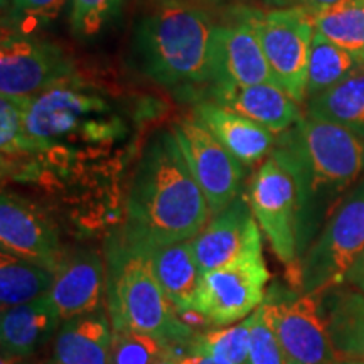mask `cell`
<instances>
[{
    "instance_id": "5bb4252c",
    "label": "cell",
    "mask_w": 364,
    "mask_h": 364,
    "mask_svg": "<svg viewBox=\"0 0 364 364\" xmlns=\"http://www.w3.org/2000/svg\"><path fill=\"white\" fill-rule=\"evenodd\" d=\"M0 248L53 272L65 257L51 218L29 199L6 189L0 196Z\"/></svg>"
},
{
    "instance_id": "83f0119b",
    "label": "cell",
    "mask_w": 364,
    "mask_h": 364,
    "mask_svg": "<svg viewBox=\"0 0 364 364\" xmlns=\"http://www.w3.org/2000/svg\"><path fill=\"white\" fill-rule=\"evenodd\" d=\"M127 0H70V29L80 41L102 36L122 14Z\"/></svg>"
},
{
    "instance_id": "30bf717a",
    "label": "cell",
    "mask_w": 364,
    "mask_h": 364,
    "mask_svg": "<svg viewBox=\"0 0 364 364\" xmlns=\"http://www.w3.org/2000/svg\"><path fill=\"white\" fill-rule=\"evenodd\" d=\"M314 14L302 7H277L262 12L260 39L277 83L299 105L306 103L307 70Z\"/></svg>"
},
{
    "instance_id": "ab89813d",
    "label": "cell",
    "mask_w": 364,
    "mask_h": 364,
    "mask_svg": "<svg viewBox=\"0 0 364 364\" xmlns=\"http://www.w3.org/2000/svg\"><path fill=\"white\" fill-rule=\"evenodd\" d=\"M209 2H220V0H209Z\"/></svg>"
},
{
    "instance_id": "603a6c76",
    "label": "cell",
    "mask_w": 364,
    "mask_h": 364,
    "mask_svg": "<svg viewBox=\"0 0 364 364\" xmlns=\"http://www.w3.org/2000/svg\"><path fill=\"white\" fill-rule=\"evenodd\" d=\"M306 105V115L338 124L364 139V66Z\"/></svg>"
},
{
    "instance_id": "8fae6325",
    "label": "cell",
    "mask_w": 364,
    "mask_h": 364,
    "mask_svg": "<svg viewBox=\"0 0 364 364\" xmlns=\"http://www.w3.org/2000/svg\"><path fill=\"white\" fill-rule=\"evenodd\" d=\"M270 273L263 253H250L230 265L203 273L196 309L213 327L245 321L262 306Z\"/></svg>"
},
{
    "instance_id": "74e56055",
    "label": "cell",
    "mask_w": 364,
    "mask_h": 364,
    "mask_svg": "<svg viewBox=\"0 0 364 364\" xmlns=\"http://www.w3.org/2000/svg\"><path fill=\"white\" fill-rule=\"evenodd\" d=\"M39 364H56L53 361V359H49V361H46V363H39Z\"/></svg>"
},
{
    "instance_id": "484cf974",
    "label": "cell",
    "mask_w": 364,
    "mask_h": 364,
    "mask_svg": "<svg viewBox=\"0 0 364 364\" xmlns=\"http://www.w3.org/2000/svg\"><path fill=\"white\" fill-rule=\"evenodd\" d=\"M314 27L331 43L364 61V0H339L314 14Z\"/></svg>"
},
{
    "instance_id": "e575fe53",
    "label": "cell",
    "mask_w": 364,
    "mask_h": 364,
    "mask_svg": "<svg viewBox=\"0 0 364 364\" xmlns=\"http://www.w3.org/2000/svg\"><path fill=\"white\" fill-rule=\"evenodd\" d=\"M179 361H181L179 354H176L174 351H172L169 354H166V356L161 358L157 363H154V364H179Z\"/></svg>"
},
{
    "instance_id": "3957f363",
    "label": "cell",
    "mask_w": 364,
    "mask_h": 364,
    "mask_svg": "<svg viewBox=\"0 0 364 364\" xmlns=\"http://www.w3.org/2000/svg\"><path fill=\"white\" fill-rule=\"evenodd\" d=\"M215 26L206 11L189 0H159L134 27L132 65L166 90L191 97L208 93L215 81Z\"/></svg>"
},
{
    "instance_id": "cb8c5ba5",
    "label": "cell",
    "mask_w": 364,
    "mask_h": 364,
    "mask_svg": "<svg viewBox=\"0 0 364 364\" xmlns=\"http://www.w3.org/2000/svg\"><path fill=\"white\" fill-rule=\"evenodd\" d=\"M56 272L14 257L11 253H0V306L6 309L33 302L51 292Z\"/></svg>"
},
{
    "instance_id": "277c9868",
    "label": "cell",
    "mask_w": 364,
    "mask_h": 364,
    "mask_svg": "<svg viewBox=\"0 0 364 364\" xmlns=\"http://www.w3.org/2000/svg\"><path fill=\"white\" fill-rule=\"evenodd\" d=\"M107 312L113 331L156 336L188 354L194 334L154 277L145 250L117 233L107 243Z\"/></svg>"
},
{
    "instance_id": "60d3db41",
    "label": "cell",
    "mask_w": 364,
    "mask_h": 364,
    "mask_svg": "<svg viewBox=\"0 0 364 364\" xmlns=\"http://www.w3.org/2000/svg\"><path fill=\"white\" fill-rule=\"evenodd\" d=\"M289 364H294V363H289Z\"/></svg>"
},
{
    "instance_id": "f35d334b",
    "label": "cell",
    "mask_w": 364,
    "mask_h": 364,
    "mask_svg": "<svg viewBox=\"0 0 364 364\" xmlns=\"http://www.w3.org/2000/svg\"><path fill=\"white\" fill-rule=\"evenodd\" d=\"M0 2H2V7H4L7 4V0H0Z\"/></svg>"
},
{
    "instance_id": "2e32d148",
    "label": "cell",
    "mask_w": 364,
    "mask_h": 364,
    "mask_svg": "<svg viewBox=\"0 0 364 364\" xmlns=\"http://www.w3.org/2000/svg\"><path fill=\"white\" fill-rule=\"evenodd\" d=\"M107 289V265L95 250L65 253L56 270L49 297L63 321L103 307Z\"/></svg>"
},
{
    "instance_id": "d6986e66",
    "label": "cell",
    "mask_w": 364,
    "mask_h": 364,
    "mask_svg": "<svg viewBox=\"0 0 364 364\" xmlns=\"http://www.w3.org/2000/svg\"><path fill=\"white\" fill-rule=\"evenodd\" d=\"M63 318L49 295L2 311L0 344L2 354L27 359L58 334Z\"/></svg>"
},
{
    "instance_id": "d4e9b609",
    "label": "cell",
    "mask_w": 364,
    "mask_h": 364,
    "mask_svg": "<svg viewBox=\"0 0 364 364\" xmlns=\"http://www.w3.org/2000/svg\"><path fill=\"white\" fill-rule=\"evenodd\" d=\"M361 66H364L361 58L331 43L329 39L316 31L312 39L311 58H309L306 103L309 100L326 93L327 90L334 88Z\"/></svg>"
},
{
    "instance_id": "8992f818",
    "label": "cell",
    "mask_w": 364,
    "mask_h": 364,
    "mask_svg": "<svg viewBox=\"0 0 364 364\" xmlns=\"http://www.w3.org/2000/svg\"><path fill=\"white\" fill-rule=\"evenodd\" d=\"M364 250V174L346 193L311 247L300 257L292 284L321 297L344 284L349 268Z\"/></svg>"
},
{
    "instance_id": "44dd1931",
    "label": "cell",
    "mask_w": 364,
    "mask_h": 364,
    "mask_svg": "<svg viewBox=\"0 0 364 364\" xmlns=\"http://www.w3.org/2000/svg\"><path fill=\"white\" fill-rule=\"evenodd\" d=\"M142 248L147 255L154 277L176 311L196 309L203 272L194 257L191 240Z\"/></svg>"
},
{
    "instance_id": "9a60e30c",
    "label": "cell",
    "mask_w": 364,
    "mask_h": 364,
    "mask_svg": "<svg viewBox=\"0 0 364 364\" xmlns=\"http://www.w3.org/2000/svg\"><path fill=\"white\" fill-rule=\"evenodd\" d=\"M203 273L230 265L250 253L262 252V230L247 196H238L191 240Z\"/></svg>"
},
{
    "instance_id": "836d02e7",
    "label": "cell",
    "mask_w": 364,
    "mask_h": 364,
    "mask_svg": "<svg viewBox=\"0 0 364 364\" xmlns=\"http://www.w3.org/2000/svg\"><path fill=\"white\" fill-rule=\"evenodd\" d=\"M179 364H221V363L215 361V359L209 356H204V354L188 353L181 358Z\"/></svg>"
},
{
    "instance_id": "9c48e42d",
    "label": "cell",
    "mask_w": 364,
    "mask_h": 364,
    "mask_svg": "<svg viewBox=\"0 0 364 364\" xmlns=\"http://www.w3.org/2000/svg\"><path fill=\"white\" fill-rule=\"evenodd\" d=\"M248 203L273 253L294 275L299 265L297 186L275 157H267L250 182Z\"/></svg>"
},
{
    "instance_id": "7a4b0ae2",
    "label": "cell",
    "mask_w": 364,
    "mask_h": 364,
    "mask_svg": "<svg viewBox=\"0 0 364 364\" xmlns=\"http://www.w3.org/2000/svg\"><path fill=\"white\" fill-rule=\"evenodd\" d=\"M122 235L142 247L193 240L211 209L191 172L174 130H159L145 144L127 194Z\"/></svg>"
},
{
    "instance_id": "4316f807",
    "label": "cell",
    "mask_w": 364,
    "mask_h": 364,
    "mask_svg": "<svg viewBox=\"0 0 364 364\" xmlns=\"http://www.w3.org/2000/svg\"><path fill=\"white\" fill-rule=\"evenodd\" d=\"M250 327L248 316L240 324L209 329L196 336L189 353L204 354L221 364H250Z\"/></svg>"
},
{
    "instance_id": "4dcf8cb0",
    "label": "cell",
    "mask_w": 364,
    "mask_h": 364,
    "mask_svg": "<svg viewBox=\"0 0 364 364\" xmlns=\"http://www.w3.org/2000/svg\"><path fill=\"white\" fill-rule=\"evenodd\" d=\"M250 317V364H289L275 332L263 318L262 309L258 307Z\"/></svg>"
},
{
    "instance_id": "4fadbf2b",
    "label": "cell",
    "mask_w": 364,
    "mask_h": 364,
    "mask_svg": "<svg viewBox=\"0 0 364 364\" xmlns=\"http://www.w3.org/2000/svg\"><path fill=\"white\" fill-rule=\"evenodd\" d=\"M262 12L253 7H238L230 21L215 26L213 86L277 83L260 39Z\"/></svg>"
},
{
    "instance_id": "7c38bea8",
    "label": "cell",
    "mask_w": 364,
    "mask_h": 364,
    "mask_svg": "<svg viewBox=\"0 0 364 364\" xmlns=\"http://www.w3.org/2000/svg\"><path fill=\"white\" fill-rule=\"evenodd\" d=\"M172 130L211 215H218L240 196L245 166L194 115L179 118Z\"/></svg>"
},
{
    "instance_id": "e0dca14e",
    "label": "cell",
    "mask_w": 364,
    "mask_h": 364,
    "mask_svg": "<svg viewBox=\"0 0 364 364\" xmlns=\"http://www.w3.org/2000/svg\"><path fill=\"white\" fill-rule=\"evenodd\" d=\"M204 100L230 108L275 135L290 130L304 117L300 105L277 83L216 85L209 88Z\"/></svg>"
},
{
    "instance_id": "52a82bcc",
    "label": "cell",
    "mask_w": 364,
    "mask_h": 364,
    "mask_svg": "<svg viewBox=\"0 0 364 364\" xmlns=\"http://www.w3.org/2000/svg\"><path fill=\"white\" fill-rule=\"evenodd\" d=\"M260 309L289 363L336 364L339 361L318 297L282 284H272Z\"/></svg>"
},
{
    "instance_id": "f1b7e54d",
    "label": "cell",
    "mask_w": 364,
    "mask_h": 364,
    "mask_svg": "<svg viewBox=\"0 0 364 364\" xmlns=\"http://www.w3.org/2000/svg\"><path fill=\"white\" fill-rule=\"evenodd\" d=\"M172 351L174 346L156 336L130 329L113 331L112 364H154Z\"/></svg>"
},
{
    "instance_id": "7402d4cb",
    "label": "cell",
    "mask_w": 364,
    "mask_h": 364,
    "mask_svg": "<svg viewBox=\"0 0 364 364\" xmlns=\"http://www.w3.org/2000/svg\"><path fill=\"white\" fill-rule=\"evenodd\" d=\"M318 302L338 358L364 361V294L343 284L322 294Z\"/></svg>"
},
{
    "instance_id": "8d00e7d4",
    "label": "cell",
    "mask_w": 364,
    "mask_h": 364,
    "mask_svg": "<svg viewBox=\"0 0 364 364\" xmlns=\"http://www.w3.org/2000/svg\"><path fill=\"white\" fill-rule=\"evenodd\" d=\"M336 364H364L361 359H339Z\"/></svg>"
},
{
    "instance_id": "ac0fdd59",
    "label": "cell",
    "mask_w": 364,
    "mask_h": 364,
    "mask_svg": "<svg viewBox=\"0 0 364 364\" xmlns=\"http://www.w3.org/2000/svg\"><path fill=\"white\" fill-rule=\"evenodd\" d=\"M193 115L245 167L257 166L263 159L270 157L277 145L275 134H272L265 127L211 100L196 102Z\"/></svg>"
},
{
    "instance_id": "6da1fadb",
    "label": "cell",
    "mask_w": 364,
    "mask_h": 364,
    "mask_svg": "<svg viewBox=\"0 0 364 364\" xmlns=\"http://www.w3.org/2000/svg\"><path fill=\"white\" fill-rule=\"evenodd\" d=\"M297 186L299 260L346 193L364 174V139L338 124L304 115L277 135L270 154Z\"/></svg>"
},
{
    "instance_id": "5b68a950",
    "label": "cell",
    "mask_w": 364,
    "mask_h": 364,
    "mask_svg": "<svg viewBox=\"0 0 364 364\" xmlns=\"http://www.w3.org/2000/svg\"><path fill=\"white\" fill-rule=\"evenodd\" d=\"M26 129L33 139L54 149H65L75 142L103 144L115 140L125 130L113 113V105L78 80L31 98Z\"/></svg>"
},
{
    "instance_id": "f546056e",
    "label": "cell",
    "mask_w": 364,
    "mask_h": 364,
    "mask_svg": "<svg viewBox=\"0 0 364 364\" xmlns=\"http://www.w3.org/2000/svg\"><path fill=\"white\" fill-rule=\"evenodd\" d=\"M68 0H7L4 11V31L31 33L34 27L56 19Z\"/></svg>"
},
{
    "instance_id": "ba28073f",
    "label": "cell",
    "mask_w": 364,
    "mask_h": 364,
    "mask_svg": "<svg viewBox=\"0 0 364 364\" xmlns=\"http://www.w3.org/2000/svg\"><path fill=\"white\" fill-rule=\"evenodd\" d=\"M73 58L58 43L31 33L4 31L0 44V91L9 98H36L75 80Z\"/></svg>"
},
{
    "instance_id": "1f68e13d",
    "label": "cell",
    "mask_w": 364,
    "mask_h": 364,
    "mask_svg": "<svg viewBox=\"0 0 364 364\" xmlns=\"http://www.w3.org/2000/svg\"><path fill=\"white\" fill-rule=\"evenodd\" d=\"M268 4H273L277 7H302L306 11L317 14L324 9L334 6L339 0H265Z\"/></svg>"
},
{
    "instance_id": "d6a6232c",
    "label": "cell",
    "mask_w": 364,
    "mask_h": 364,
    "mask_svg": "<svg viewBox=\"0 0 364 364\" xmlns=\"http://www.w3.org/2000/svg\"><path fill=\"white\" fill-rule=\"evenodd\" d=\"M344 284L351 285L353 289H356L361 294H364V250L358 257V260L353 263V267L349 268Z\"/></svg>"
},
{
    "instance_id": "d590c367",
    "label": "cell",
    "mask_w": 364,
    "mask_h": 364,
    "mask_svg": "<svg viewBox=\"0 0 364 364\" xmlns=\"http://www.w3.org/2000/svg\"><path fill=\"white\" fill-rule=\"evenodd\" d=\"M26 359L19 356H11V354H2V363L0 364H24Z\"/></svg>"
},
{
    "instance_id": "ffe728a7",
    "label": "cell",
    "mask_w": 364,
    "mask_h": 364,
    "mask_svg": "<svg viewBox=\"0 0 364 364\" xmlns=\"http://www.w3.org/2000/svg\"><path fill=\"white\" fill-rule=\"evenodd\" d=\"M113 327L105 309L63 321L54 343L56 364H112Z\"/></svg>"
}]
</instances>
